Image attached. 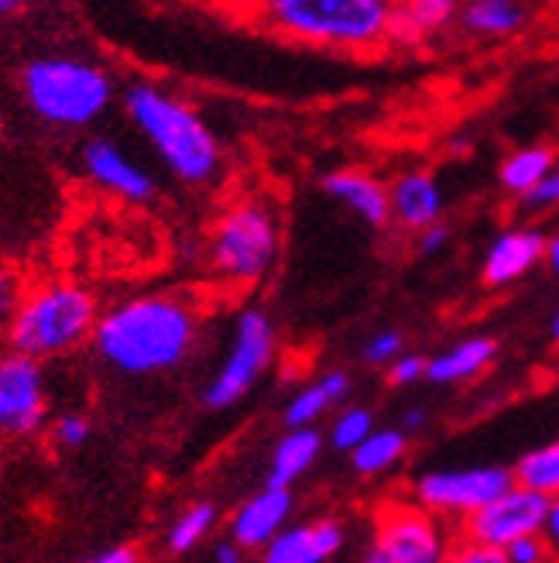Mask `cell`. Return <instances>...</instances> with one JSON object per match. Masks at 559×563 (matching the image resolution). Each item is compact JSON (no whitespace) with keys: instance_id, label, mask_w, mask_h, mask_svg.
<instances>
[{"instance_id":"1","label":"cell","mask_w":559,"mask_h":563,"mask_svg":"<svg viewBox=\"0 0 559 563\" xmlns=\"http://www.w3.org/2000/svg\"><path fill=\"white\" fill-rule=\"evenodd\" d=\"M200 341V313L182 296H134L100 313L93 351L110 372L148 378L176 372Z\"/></svg>"},{"instance_id":"2","label":"cell","mask_w":559,"mask_h":563,"mask_svg":"<svg viewBox=\"0 0 559 563\" xmlns=\"http://www.w3.org/2000/svg\"><path fill=\"white\" fill-rule=\"evenodd\" d=\"M124 110L127 121L142 131L161 165L179 183L206 186L220 173V141L200 118V110L189 107L182 97L169 93L158 82H131L124 90Z\"/></svg>"},{"instance_id":"3","label":"cell","mask_w":559,"mask_h":563,"mask_svg":"<svg viewBox=\"0 0 559 563\" xmlns=\"http://www.w3.org/2000/svg\"><path fill=\"white\" fill-rule=\"evenodd\" d=\"M100 323V306L87 286L72 278H42L27 286L18 317L8 330V347L32 357L52 361L93 344Z\"/></svg>"},{"instance_id":"4","label":"cell","mask_w":559,"mask_h":563,"mask_svg":"<svg viewBox=\"0 0 559 563\" xmlns=\"http://www.w3.org/2000/svg\"><path fill=\"white\" fill-rule=\"evenodd\" d=\"M21 93L32 114L59 131L100 121L114 103L110 73L79 55H35L21 66Z\"/></svg>"},{"instance_id":"5","label":"cell","mask_w":559,"mask_h":563,"mask_svg":"<svg viewBox=\"0 0 559 563\" xmlns=\"http://www.w3.org/2000/svg\"><path fill=\"white\" fill-rule=\"evenodd\" d=\"M261 21L278 35L323 48H371L391 38L395 8L384 0H271Z\"/></svg>"},{"instance_id":"6","label":"cell","mask_w":559,"mask_h":563,"mask_svg":"<svg viewBox=\"0 0 559 563\" xmlns=\"http://www.w3.org/2000/svg\"><path fill=\"white\" fill-rule=\"evenodd\" d=\"M282 251V228L271 203L247 196L223 210L210 231L206 258L220 282L234 289H250L275 268Z\"/></svg>"},{"instance_id":"7","label":"cell","mask_w":559,"mask_h":563,"mask_svg":"<svg viewBox=\"0 0 559 563\" xmlns=\"http://www.w3.org/2000/svg\"><path fill=\"white\" fill-rule=\"evenodd\" d=\"M515 485L512 467L470 464V467H433L412 477L409 495L423 512L446 526H463L484 505L501 498Z\"/></svg>"},{"instance_id":"8","label":"cell","mask_w":559,"mask_h":563,"mask_svg":"<svg viewBox=\"0 0 559 563\" xmlns=\"http://www.w3.org/2000/svg\"><path fill=\"white\" fill-rule=\"evenodd\" d=\"M454 529L409 501H384L374 516V537L360 563H446Z\"/></svg>"},{"instance_id":"9","label":"cell","mask_w":559,"mask_h":563,"mask_svg":"<svg viewBox=\"0 0 559 563\" xmlns=\"http://www.w3.org/2000/svg\"><path fill=\"white\" fill-rule=\"evenodd\" d=\"M275 323L268 320L265 309H244L234 323L231 347L223 354L216 375L210 378L203 402L210 409H231L237 406L250 388L261 382V375L271 368L275 361Z\"/></svg>"},{"instance_id":"10","label":"cell","mask_w":559,"mask_h":563,"mask_svg":"<svg viewBox=\"0 0 559 563\" xmlns=\"http://www.w3.org/2000/svg\"><path fill=\"white\" fill-rule=\"evenodd\" d=\"M48 427V385L42 361L0 347V440L21 443Z\"/></svg>"},{"instance_id":"11","label":"cell","mask_w":559,"mask_h":563,"mask_svg":"<svg viewBox=\"0 0 559 563\" xmlns=\"http://www.w3.org/2000/svg\"><path fill=\"white\" fill-rule=\"evenodd\" d=\"M546 509H549L546 495H539L533 488H522V485H512L501 498L484 505L478 516L467 519L457 532L470 543L505 553L518 540L539 537L543 526H546Z\"/></svg>"},{"instance_id":"12","label":"cell","mask_w":559,"mask_h":563,"mask_svg":"<svg viewBox=\"0 0 559 563\" xmlns=\"http://www.w3.org/2000/svg\"><path fill=\"white\" fill-rule=\"evenodd\" d=\"M82 173L87 179L107 192L121 196L127 203H145L155 196V179L145 165H137L118 141L110 137H90L82 145Z\"/></svg>"},{"instance_id":"13","label":"cell","mask_w":559,"mask_h":563,"mask_svg":"<svg viewBox=\"0 0 559 563\" xmlns=\"http://www.w3.org/2000/svg\"><path fill=\"white\" fill-rule=\"evenodd\" d=\"M292 516V492L286 488H261L250 495L231 516V543L241 550H265L278 532H286Z\"/></svg>"},{"instance_id":"14","label":"cell","mask_w":559,"mask_h":563,"mask_svg":"<svg viewBox=\"0 0 559 563\" xmlns=\"http://www.w3.org/2000/svg\"><path fill=\"white\" fill-rule=\"evenodd\" d=\"M344 522L313 519L289 526L261 550V563H326L344 550Z\"/></svg>"},{"instance_id":"15","label":"cell","mask_w":559,"mask_h":563,"mask_svg":"<svg viewBox=\"0 0 559 563\" xmlns=\"http://www.w3.org/2000/svg\"><path fill=\"white\" fill-rule=\"evenodd\" d=\"M546 244L549 238L536 228H512V231H501L481 265V275L491 289L501 286H512L522 275L533 272L539 262H546Z\"/></svg>"},{"instance_id":"16","label":"cell","mask_w":559,"mask_h":563,"mask_svg":"<svg viewBox=\"0 0 559 563\" xmlns=\"http://www.w3.org/2000/svg\"><path fill=\"white\" fill-rule=\"evenodd\" d=\"M388 200H391V220H395L402 231H412L415 238L436 228L443 217V189L426 168H409V173H402L388 186Z\"/></svg>"},{"instance_id":"17","label":"cell","mask_w":559,"mask_h":563,"mask_svg":"<svg viewBox=\"0 0 559 563\" xmlns=\"http://www.w3.org/2000/svg\"><path fill=\"white\" fill-rule=\"evenodd\" d=\"M326 196H333L340 207H347L354 217H360L371 228H384L391 220V200H388V186L365 173V168H337L323 179Z\"/></svg>"},{"instance_id":"18","label":"cell","mask_w":559,"mask_h":563,"mask_svg":"<svg viewBox=\"0 0 559 563\" xmlns=\"http://www.w3.org/2000/svg\"><path fill=\"white\" fill-rule=\"evenodd\" d=\"M350 391V375L347 372H323L320 378L305 382L302 388H295L286 409H282V422L289 430H313L316 422L347 399Z\"/></svg>"},{"instance_id":"19","label":"cell","mask_w":559,"mask_h":563,"mask_svg":"<svg viewBox=\"0 0 559 563\" xmlns=\"http://www.w3.org/2000/svg\"><path fill=\"white\" fill-rule=\"evenodd\" d=\"M497 357V341L494 336H463L454 347L439 351L436 357H429V368H426V378L436 382V385H460V382H470L478 378L481 372H488Z\"/></svg>"},{"instance_id":"20","label":"cell","mask_w":559,"mask_h":563,"mask_svg":"<svg viewBox=\"0 0 559 563\" xmlns=\"http://www.w3.org/2000/svg\"><path fill=\"white\" fill-rule=\"evenodd\" d=\"M323 450V437L320 430H286V437L275 443L271 450V464H268V488H286L292 492V485L310 471Z\"/></svg>"},{"instance_id":"21","label":"cell","mask_w":559,"mask_h":563,"mask_svg":"<svg viewBox=\"0 0 559 563\" xmlns=\"http://www.w3.org/2000/svg\"><path fill=\"white\" fill-rule=\"evenodd\" d=\"M533 21V8L518 0H473L460 8V27L478 38H512Z\"/></svg>"},{"instance_id":"22","label":"cell","mask_w":559,"mask_h":563,"mask_svg":"<svg viewBox=\"0 0 559 563\" xmlns=\"http://www.w3.org/2000/svg\"><path fill=\"white\" fill-rule=\"evenodd\" d=\"M552 173H556V152L549 145H528L501 162L497 179L512 196H522L525 200V196H533Z\"/></svg>"},{"instance_id":"23","label":"cell","mask_w":559,"mask_h":563,"mask_svg":"<svg viewBox=\"0 0 559 563\" xmlns=\"http://www.w3.org/2000/svg\"><path fill=\"white\" fill-rule=\"evenodd\" d=\"M450 21H460V8L454 0H412V4L395 8V24H391V38H423L433 35Z\"/></svg>"},{"instance_id":"24","label":"cell","mask_w":559,"mask_h":563,"mask_svg":"<svg viewBox=\"0 0 559 563\" xmlns=\"http://www.w3.org/2000/svg\"><path fill=\"white\" fill-rule=\"evenodd\" d=\"M409 450V433L391 427V430H374L365 443H360L350 461H354V471L365 474V477H378L384 471L395 467Z\"/></svg>"},{"instance_id":"25","label":"cell","mask_w":559,"mask_h":563,"mask_svg":"<svg viewBox=\"0 0 559 563\" xmlns=\"http://www.w3.org/2000/svg\"><path fill=\"white\" fill-rule=\"evenodd\" d=\"M512 471H515V485L533 488L546 498H556L559 495V437L536 450H528Z\"/></svg>"},{"instance_id":"26","label":"cell","mask_w":559,"mask_h":563,"mask_svg":"<svg viewBox=\"0 0 559 563\" xmlns=\"http://www.w3.org/2000/svg\"><path fill=\"white\" fill-rule=\"evenodd\" d=\"M216 526V505L213 501H192L189 509H182L176 516V522L169 526V537H165V547L172 553H189L192 547H200Z\"/></svg>"},{"instance_id":"27","label":"cell","mask_w":559,"mask_h":563,"mask_svg":"<svg viewBox=\"0 0 559 563\" xmlns=\"http://www.w3.org/2000/svg\"><path fill=\"white\" fill-rule=\"evenodd\" d=\"M374 412L365 409V406H350V409H340L333 416V427H329V443L344 450V454H354V450L365 443L371 433H374Z\"/></svg>"},{"instance_id":"28","label":"cell","mask_w":559,"mask_h":563,"mask_svg":"<svg viewBox=\"0 0 559 563\" xmlns=\"http://www.w3.org/2000/svg\"><path fill=\"white\" fill-rule=\"evenodd\" d=\"M24 292H27L24 275L11 262H0V336H4V341H8V330L18 317Z\"/></svg>"},{"instance_id":"29","label":"cell","mask_w":559,"mask_h":563,"mask_svg":"<svg viewBox=\"0 0 559 563\" xmlns=\"http://www.w3.org/2000/svg\"><path fill=\"white\" fill-rule=\"evenodd\" d=\"M93 433V422L87 412H59L52 419V427H48V437L55 446H63V450H76L90 440Z\"/></svg>"},{"instance_id":"30","label":"cell","mask_w":559,"mask_h":563,"mask_svg":"<svg viewBox=\"0 0 559 563\" xmlns=\"http://www.w3.org/2000/svg\"><path fill=\"white\" fill-rule=\"evenodd\" d=\"M402 344H405V336L399 330H378L374 336H368V344H365V361L368 364H378V368H391L399 357H402Z\"/></svg>"},{"instance_id":"31","label":"cell","mask_w":559,"mask_h":563,"mask_svg":"<svg viewBox=\"0 0 559 563\" xmlns=\"http://www.w3.org/2000/svg\"><path fill=\"white\" fill-rule=\"evenodd\" d=\"M508 563H559L549 550V543L543 540V532L539 537H528V540H518L515 547L505 550Z\"/></svg>"},{"instance_id":"32","label":"cell","mask_w":559,"mask_h":563,"mask_svg":"<svg viewBox=\"0 0 559 563\" xmlns=\"http://www.w3.org/2000/svg\"><path fill=\"white\" fill-rule=\"evenodd\" d=\"M446 563H508V556L501 553V550H491V547H478V543H470L463 537H457L450 556H446Z\"/></svg>"},{"instance_id":"33","label":"cell","mask_w":559,"mask_h":563,"mask_svg":"<svg viewBox=\"0 0 559 563\" xmlns=\"http://www.w3.org/2000/svg\"><path fill=\"white\" fill-rule=\"evenodd\" d=\"M426 368H429V361H423L418 354H402L388 368V382L391 385H415L418 378H426Z\"/></svg>"},{"instance_id":"34","label":"cell","mask_w":559,"mask_h":563,"mask_svg":"<svg viewBox=\"0 0 559 563\" xmlns=\"http://www.w3.org/2000/svg\"><path fill=\"white\" fill-rule=\"evenodd\" d=\"M525 207L528 210H559V165L533 196H525Z\"/></svg>"},{"instance_id":"35","label":"cell","mask_w":559,"mask_h":563,"mask_svg":"<svg viewBox=\"0 0 559 563\" xmlns=\"http://www.w3.org/2000/svg\"><path fill=\"white\" fill-rule=\"evenodd\" d=\"M446 244H450V228H443V223H436V228H429L415 238V247L423 251V255H439Z\"/></svg>"},{"instance_id":"36","label":"cell","mask_w":559,"mask_h":563,"mask_svg":"<svg viewBox=\"0 0 559 563\" xmlns=\"http://www.w3.org/2000/svg\"><path fill=\"white\" fill-rule=\"evenodd\" d=\"M543 540L549 543L552 556L559 560V495L549 498V509H546V526H543Z\"/></svg>"},{"instance_id":"37","label":"cell","mask_w":559,"mask_h":563,"mask_svg":"<svg viewBox=\"0 0 559 563\" xmlns=\"http://www.w3.org/2000/svg\"><path fill=\"white\" fill-rule=\"evenodd\" d=\"M87 563H142V556H137L134 547H110V550L97 553V556L87 560Z\"/></svg>"},{"instance_id":"38","label":"cell","mask_w":559,"mask_h":563,"mask_svg":"<svg viewBox=\"0 0 559 563\" xmlns=\"http://www.w3.org/2000/svg\"><path fill=\"white\" fill-rule=\"evenodd\" d=\"M213 563H244V550L237 543H231V540H223L213 550Z\"/></svg>"},{"instance_id":"39","label":"cell","mask_w":559,"mask_h":563,"mask_svg":"<svg viewBox=\"0 0 559 563\" xmlns=\"http://www.w3.org/2000/svg\"><path fill=\"white\" fill-rule=\"evenodd\" d=\"M426 427V409L423 406H412V409H405L402 412V430L409 433V430H423Z\"/></svg>"},{"instance_id":"40","label":"cell","mask_w":559,"mask_h":563,"mask_svg":"<svg viewBox=\"0 0 559 563\" xmlns=\"http://www.w3.org/2000/svg\"><path fill=\"white\" fill-rule=\"evenodd\" d=\"M546 265L552 275H559V234L549 238V244H546Z\"/></svg>"},{"instance_id":"41","label":"cell","mask_w":559,"mask_h":563,"mask_svg":"<svg viewBox=\"0 0 559 563\" xmlns=\"http://www.w3.org/2000/svg\"><path fill=\"white\" fill-rule=\"evenodd\" d=\"M11 11H18V4H14V0H0V18H4V14H11Z\"/></svg>"},{"instance_id":"42","label":"cell","mask_w":559,"mask_h":563,"mask_svg":"<svg viewBox=\"0 0 559 563\" xmlns=\"http://www.w3.org/2000/svg\"><path fill=\"white\" fill-rule=\"evenodd\" d=\"M549 330H552V341H556V347H559V313L552 317V323H549Z\"/></svg>"},{"instance_id":"43","label":"cell","mask_w":559,"mask_h":563,"mask_svg":"<svg viewBox=\"0 0 559 563\" xmlns=\"http://www.w3.org/2000/svg\"><path fill=\"white\" fill-rule=\"evenodd\" d=\"M0 131H4V114H0Z\"/></svg>"}]
</instances>
